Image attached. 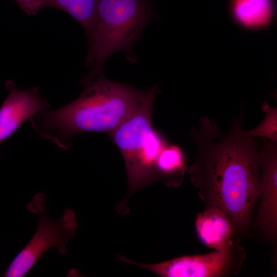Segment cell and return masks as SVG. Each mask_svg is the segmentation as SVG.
Listing matches in <instances>:
<instances>
[{"instance_id":"obj_1","label":"cell","mask_w":277,"mask_h":277,"mask_svg":"<svg viewBox=\"0 0 277 277\" xmlns=\"http://www.w3.org/2000/svg\"><path fill=\"white\" fill-rule=\"evenodd\" d=\"M242 114L223 134L207 117L200 119L191 138L197 153L189 173L207 207L224 212L239 231L247 229L258 200L261 177V145L244 129Z\"/></svg>"},{"instance_id":"obj_2","label":"cell","mask_w":277,"mask_h":277,"mask_svg":"<svg viewBox=\"0 0 277 277\" xmlns=\"http://www.w3.org/2000/svg\"><path fill=\"white\" fill-rule=\"evenodd\" d=\"M81 83L85 87L75 100L57 109L40 111L30 119L35 131L64 150L71 147L75 134H110L137 107L148 89L140 91L110 81L103 73L85 76Z\"/></svg>"},{"instance_id":"obj_3","label":"cell","mask_w":277,"mask_h":277,"mask_svg":"<svg viewBox=\"0 0 277 277\" xmlns=\"http://www.w3.org/2000/svg\"><path fill=\"white\" fill-rule=\"evenodd\" d=\"M156 92V86L149 87L135 110L110 134L124 157L128 181L126 196L115 207L120 214L129 211L128 201L132 194L159 180L156 162L168 144L152 125V106Z\"/></svg>"},{"instance_id":"obj_4","label":"cell","mask_w":277,"mask_h":277,"mask_svg":"<svg viewBox=\"0 0 277 277\" xmlns=\"http://www.w3.org/2000/svg\"><path fill=\"white\" fill-rule=\"evenodd\" d=\"M149 18L144 0H98L86 30L89 50L88 76L103 73L105 61L115 52L129 48Z\"/></svg>"},{"instance_id":"obj_5","label":"cell","mask_w":277,"mask_h":277,"mask_svg":"<svg viewBox=\"0 0 277 277\" xmlns=\"http://www.w3.org/2000/svg\"><path fill=\"white\" fill-rule=\"evenodd\" d=\"M46 198L44 193H37L27 205L28 211L39 216L37 229L27 244L10 264L4 276H24L51 248H56L61 255L66 253V245L74 236L78 227L75 213L67 208L60 219H51L45 211Z\"/></svg>"},{"instance_id":"obj_6","label":"cell","mask_w":277,"mask_h":277,"mask_svg":"<svg viewBox=\"0 0 277 277\" xmlns=\"http://www.w3.org/2000/svg\"><path fill=\"white\" fill-rule=\"evenodd\" d=\"M246 256L239 240L224 250L183 256L155 264L137 263L121 255L118 259L163 277H223L237 275Z\"/></svg>"},{"instance_id":"obj_7","label":"cell","mask_w":277,"mask_h":277,"mask_svg":"<svg viewBox=\"0 0 277 277\" xmlns=\"http://www.w3.org/2000/svg\"><path fill=\"white\" fill-rule=\"evenodd\" d=\"M261 145L260 206L256 224L266 239L274 244L277 235V140Z\"/></svg>"},{"instance_id":"obj_8","label":"cell","mask_w":277,"mask_h":277,"mask_svg":"<svg viewBox=\"0 0 277 277\" xmlns=\"http://www.w3.org/2000/svg\"><path fill=\"white\" fill-rule=\"evenodd\" d=\"M6 88L9 93L0 108V144L11 136L26 121L50 107L38 87L18 90L10 80L6 82Z\"/></svg>"},{"instance_id":"obj_9","label":"cell","mask_w":277,"mask_h":277,"mask_svg":"<svg viewBox=\"0 0 277 277\" xmlns=\"http://www.w3.org/2000/svg\"><path fill=\"white\" fill-rule=\"evenodd\" d=\"M195 226L201 241L216 251L226 249L239 240L238 229L222 210L207 207L196 217Z\"/></svg>"},{"instance_id":"obj_10","label":"cell","mask_w":277,"mask_h":277,"mask_svg":"<svg viewBox=\"0 0 277 277\" xmlns=\"http://www.w3.org/2000/svg\"><path fill=\"white\" fill-rule=\"evenodd\" d=\"M231 9L235 20L251 29L266 26L273 12L271 0H232Z\"/></svg>"},{"instance_id":"obj_11","label":"cell","mask_w":277,"mask_h":277,"mask_svg":"<svg viewBox=\"0 0 277 277\" xmlns=\"http://www.w3.org/2000/svg\"><path fill=\"white\" fill-rule=\"evenodd\" d=\"M186 169V160L181 148L168 144L160 153L156 162L159 180L164 181L170 187L182 183Z\"/></svg>"},{"instance_id":"obj_12","label":"cell","mask_w":277,"mask_h":277,"mask_svg":"<svg viewBox=\"0 0 277 277\" xmlns=\"http://www.w3.org/2000/svg\"><path fill=\"white\" fill-rule=\"evenodd\" d=\"M98 0H43V6L60 9L69 14L85 31L93 17Z\"/></svg>"},{"instance_id":"obj_13","label":"cell","mask_w":277,"mask_h":277,"mask_svg":"<svg viewBox=\"0 0 277 277\" xmlns=\"http://www.w3.org/2000/svg\"><path fill=\"white\" fill-rule=\"evenodd\" d=\"M262 111L265 113L264 119L254 128L246 131V134L252 137H261L269 140H277V109L271 107L266 103L262 106Z\"/></svg>"},{"instance_id":"obj_14","label":"cell","mask_w":277,"mask_h":277,"mask_svg":"<svg viewBox=\"0 0 277 277\" xmlns=\"http://www.w3.org/2000/svg\"><path fill=\"white\" fill-rule=\"evenodd\" d=\"M28 15H35L44 8L43 0H14Z\"/></svg>"}]
</instances>
